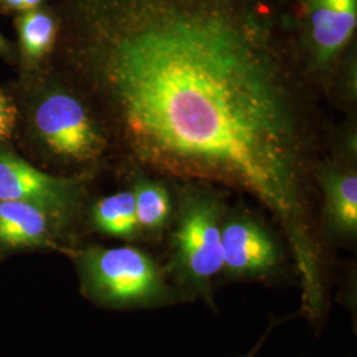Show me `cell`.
I'll return each instance as SVG.
<instances>
[{
    "instance_id": "cell-1",
    "label": "cell",
    "mask_w": 357,
    "mask_h": 357,
    "mask_svg": "<svg viewBox=\"0 0 357 357\" xmlns=\"http://www.w3.org/2000/svg\"><path fill=\"white\" fill-rule=\"evenodd\" d=\"M68 85L134 175L253 196L321 305L311 209L331 146L286 0H60Z\"/></svg>"
},
{
    "instance_id": "cell-2",
    "label": "cell",
    "mask_w": 357,
    "mask_h": 357,
    "mask_svg": "<svg viewBox=\"0 0 357 357\" xmlns=\"http://www.w3.org/2000/svg\"><path fill=\"white\" fill-rule=\"evenodd\" d=\"M225 205L205 185H178V213L171 234L166 275L192 294L211 301L212 281L222 270L221 230Z\"/></svg>"
},
{
    "instance_id": "cell-3",
    "label": "cell",
    "mask_w": 357,
    "mask_h": 357,
    "mask_svg": "<svg viewBox=\"0 0 357 357\" xmlns=\"http://www.w3.org/2000/svg\"><path fill=\"white\" fill-rule=\"evenodd\" d=\"M77 268L84 293L105 306H160L174 294L163 268L134 246L88 248L77 255Z\"/></svg>"
},
{
    "instance_id": "cell-4",
    "label": "cell",
    "mask_w": 357,
    "mask_h": 357,
    "mask_svg": "<svg viewBox=\"0 0 357 357\" xmlns=\"http://www.w3.org/2000/svg\"><path fill=\"white\" fill-rule=\"evenodd\" d=\"M32 131L44 151L72 167H96L110 151V143L86 101L69 85L44 90L31 113Z\"/></svg>"
},
{
    "instance_id": "cell-5",
    "label": "cell",
    "mask_w": 357,
    "mask_h": 357,
    "mask_svg": "<svg viewBox=\"0 0 357 357\" xmlns=\"http://www.w3.org/2000/svg\"><path fill=\"white\" fill-rule=\"evenodd\" d=\"M290 3L305 64L326 89L355 38L357 0H290Z\"/></svg>"
},
{
    "instance_id": "cell-6",
    "label": "cell",
    "mask_w": 357,
    "mask_h": 357,
    "mask_svg": "<svg viewBox=\"0 0 357 357\" xmlns=\"http://www.w3.org/2000/svg\"><path fill=\"white\" fill-rule=\"evenodd\" d=\"M84 196V180L54 176L8 151H0V200L35 205L66 224Z\"/></svg>"
},
{
    "instance_id": "cell-7",
    "label": "cell",
    "mask_w": 357,
    "mask_h": 357,
    "mask_svg": "<svg viewBox=\"0 0 357 357\" xmlns=\"http://www.w3.org/2000/svg\"><path fill=\"white\" fill-rule=\"evenodd\" d=\"M222 270L233 280L268 278L281 270L283 255L270 230L245 212L225 216L221 230Z\"/></svg>"
},
{
    "instance_id": "cell-8",
    "label": "cell",
    "mask_w": 357,
    "mask_h": 357,
    "mask_svg": "<svg viewBox=\"0 0 357 357\" xmlns=\"http://www.w3.org/2000/svg\"><path fill=\"white\" fill-rule=\"evenodd\" d=\"M315 184L323 196V220L327 231L343 240L357 234L356 162L324 158L315 168Z\"/></svg>"
},
{
    "instance_id": "cell-9",
    "label": "cell",
    "mask_w": 357,
    "mask_h": 357,
    "mask_svg": "<svg viewBox=\"0 0 357 357\" xmlns=\"http://www.w3.org/2000/svg\"><path fill=\"white\" fill-rule=\"evenodd\" d=\"M64 224L47 211L22 202L0 200V245L6 248L54 246Z\"/></svg>"
},
{
    "instance_id": "cell-10",
    "label": "cell",
    "mask_w": 357,
    "mask_h": 357,
    "mask_svg": "<svg viewBox=\"0 0 357 357\" xmlns=\"http://www.w3.org/2000/svg\"><path fill=\"white\" fill-rule=\"evenodd\" d=\"M15 28L23 57L28 64L38 65L56 48L60 17L56 10L43 4L38 8L17 13Z\"/></svg>"
},
{
    "instance_id": "cell-11",
    "label": "cell",
    "mask_w": 357,
    "mask_h": 357,
    "mask_svg": "<svg viewBox=\"0 0 357 357\" xmlns=\"http://www.w3.org/2000/svg\"><path fill=\"white\" fill-rule=\"evenodd\" d=\"M138 231L158 236L166 229L174 212L171 193L166 183L158 178L137 175L132 183Z\"/></svg>"
},
{
    "instance_id": "cell-12",
    "label": "cell",
    "mask_w": 357,
    "mask_h": 357,
    "mask_svg": "<svg viewBox=\"0 0 357 357\" xmlns=\"http://www.w3.org/2000/svg\"><path fill=\"white\" fill-rule=\"evenodd\" d=\"M91 222L96 229L107 236L135 238L139 231L132 191L115 192L98 200L91 208Z\"/></svg>"
},
{
    "instance_id": "cell-13",
    "label": "cell",
    "mask_w": 357,
    "mask_h": 357,
    "mask_svg": "<svg viewBox=\"0 0 357 357\" xmlns=\"http://www.w3.org/2000/svg\"><path fill=\"white\" fill-rule=\"evenodd\" d=\"M19 119V110L13 98L0 90V141L10 139Z\"/></svg>"
},
{
    "instance_id": "cell-14",
    "label": "cell",
    "mask_w": 357,
    "mask_h": 357,
    "mask_svg": "<svg viewBox=\"0 0 357 357\" xmlns=\"http://www.w3.org/2000/svg\"><path fill=\"white\" fill-rule=\"evenodd\" d=\"M44 3L45 0H0V10L3 13H26Z\"/></svg>"
},
{
    "instance_id": "cell-15",
    "label": "cell",
    "mask_w": 357,
    "mask_h": 357,
    "mask_svg": "<svg viewBox=\"0 0 357 357\" xmlns=\"http://www.w3.org/2000/svg\"><path fill=\"white\" fill-rule=\"evenodd\" d=\"M8 53H10V45L0 32V54H8Z\"/></svg>"
},
{
    "instance_id": "cell-16",
    "label": "cell",
    "mask_w": 357,
    "mask_h": 357,
    "mask_svg": "<svg viewBox=\"0 0 357 357\" xmlns=\"http://www.w3.org/2000/svg\"><path fill=\"white\" fill-rule=\"evenodd\" d=\"M248 357H250V356H248Z\"/></svg>"
}]
</instances>
